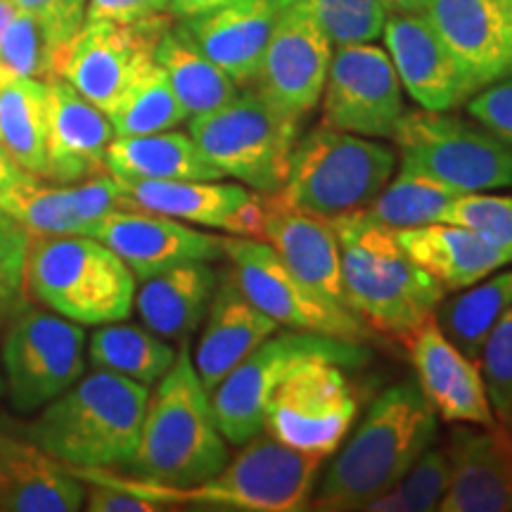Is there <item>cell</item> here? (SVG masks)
I'll return each instance as SVG.
<instances>
[{"label": "cell", "mask_w": 512, "mask_h": 512, "mask_svg": "<svg viewBox=\"0 0 512 512\" xmlns=\"http://www.w3.org/2000/svg\"><path fill=\"white\" fill-rule=\"evenodd\" d=\"M325 458L280 444L261 432L240 446L216 475L195 486H166L150 479H126L102 467H69L81 482L112 484L150 501L233 512H299L311 508L320 463Z\"/></svg>", "instance_id": "6da1fadb"}, {"label": "cell", "mask_w": 512, "mask_h": 512, "mask_svg": "<svg viewBox=\"0 0 512 512\" xmlns=\"http://www.w3.org/2000/svg\"><path fill=\"white\" fill-rule=\"evenodd\" d=\"M437 430L439 415L418 384L401 382L384 389L316 484L311 508L363 510L406 475L437 439Z\"/></svg>", "instance_id": "7a4b0ae2"}, {"label": "cell", "mask_w": 512, "mask_h": 512, "mask_svg": "<svg viewBox=\"0 0 512 512\" xmlns=\"http://www.w3.org/2000/svg\"><path fill=\"white\" fill-rule=\"evenodd\" d=\"M228 441L216 422L211 392L183 339L174 366L147 396L143 430L131 467L140 479L166 486H195L228 463Z\"/></svg>", "instance_id": "3957f363"}, {"label": "cell", "mask_w": 512, "mask_h": 512, "mask_svg": "<svg viewBox=\"0 0 512 512\" xmlns=\"http://www.w3.org/2000/svg\"><path fill=\"white\" fill-rule=\"evenodd\" d=\"M150 389L124 375L98 370L41 408L31 425L34 444L69 467L131 465Z\"/></svg>", "instance_id": "277c9868"}, {"label": "cell", "mask_w": 512, "mask_h": 512, "mask_svg": "<svg viewBox=\"0 0 512 512\" xmlns=\"http://www.w3.org/2000/svg\"><path fill=\"white\" fill-rule=\"evenodd\" d=\"M332 226L347 302L363 323L403 339L437 311L444 290L403 252L394 228L361 211L335 216Z\"/></svg>", "instance_id": "5b68a950"}, {"label": "cell", "mask_w": 512, "mask_h": 512, "mask_svg": "<svg viewBox=\"0 0 512 512\" xmlns=\"http://www.w3.org/2000/svg\"><path fill=\"white\" fill-rule=\"evenodd\" d=\"M24 283L36 302L93 328L126 320L136 304V275L91 235H31Z\"/></svg>", "instance_id": "8992f818"}, {"label": "cell", "mask_w": 512, "mask_h": 512, "mask_svg": "<svg viewBox=\"0 0 512 512\" xmlns=\"http://www.w3.org/2000/svg\"><path fill=\"white\" fill-rule=\"evenodd\" d=\"M188 121L190 138L223 178H235L261 195L283 188L302 117L275 105L254 83L219 110Z\"/></svg>", "instance_id": "52a82bcc"}, {"label": "cell", "mask_w": 512, "mask_h": 512, "mask_svg": "<svg viewBox=\"0 0 512 512\" xmlns=\"http://www.w3.org/2000/svg\"><path fill=\"white\" fill-rule=\"evenodd\" d=\"M396 155L373 138L318 126L297 140L278 195L297 209L335 219L366 209L392 181Z\"/></svg>", "instance_id": "ba28073f"}, {"label": "cell", "mask_w": 512, "mask_h": 512, "mask_svg": "<svg viewBox=\"0 0 512 512\" xmlns=\"http://www.w3.org/2000/svg\"><path fill=\"white\" fill-rule=\"evenodd\" d=\"M311 361L361 368L366 366L368 354L358 342L318 332L290 330L271 335L211 389V406L223 439L242 446L259 437L264 432V408L273 389L294 368Z\"/></svg>", "instance_id": "9c48e42d"}, {"label": "cell", "mask_w": 512, "mask_h": 512, "mask_svg": "<svg viewBox=\"0 0 512 512\" xmlns=\"http://www.w3.org/2000/svg\"><path fill=\"white\" fill-rule=\"evenodd\" d=\"M392 140L401 169L418 171L458 192L512 188V145L484 126L446 112H403Z\"/></svg>", "instance_id": "30bf717a"}, {"label": "cell", "mask_w": 512, "mask_h": 512, "mask_svg": "<svg viewBox=\"0 0 512 512\" xmlns=\"http://www.w3.org/2000/svg\"><path fill=\"white\" fill-rule=\"evenodd\" d=\"M83 325L38 309H27L12 320L0 347L5 389L12 408L36 413L86 370Z\"/></svg>", "instance_id": "8fae6325"}, {"label": "cell", "mask_w": 512, "mask_h": 512, "mask_svg": "<svg viewBox=\"0 0 512 512\" xmlns=\"http://www.w3.org/2000/svg\"><path fill=\"white\" fill-rule=\"evenodd\" d=\"M169 27L171 19L164 15L136 24L83 22L57 55L55 76L110 114L128 88L155 64V48Z\"/></svg>", "instance_id": "7c38bea8"}, {"label": "cell", "mask_w": 512, "mask_h": 512, "mask_svg": "<svg viewBox=\"0 0 512 512\" xmlns=\"http://www.w3.org/2000/svg\"><path fill=\"white\" fill-rule=\"evenodd\" d=\"M344 366L311 361L294 368L264 408V434L280 444L328 458L354 425L358 401Z\"/></svg>", "instance_id": "4fadbf2b"}, {"label": "cell", "mask_w": 512, "mask_h": 512, "mask_svg": "<svg viewBox=\"0 0 512 512\" xmlns=\"http://www.w3.org/2000/svg\"><path fill=\"white\" fill-rule=\"evenodd\" d=\"M223 256H228L230 273L245 297L280 328L318 332V335L361 342L366 323L354 313H339L318 302L297 275L287 268L271 245L254 238H221Z\"/></svg>", "instance_id": "5bb4252c"}, {"label": "cell", "mask_w": 512, "mask_h": 512, "mask_svg": "<svg viewBox=\"0 0 512 512\" xmlns=\"http://www.w3.org/2000/svg\"><path fill=\"white\" fill-rule=\"evenodd\" d=\"M406 112L392 57L373 43L332 50L323 88V126L366 138H392Z\"/></svg>", "instance_id": "9a60e30c"}, {"label": "cell", "mask_w": 512, "mask_h": 512, "mask_svg": "<svg viewBox=\"0 0 512 512\" xmlns=\"http://www.w3.org/2000/svg\"><path fill=\"white\" fill-rule=\"evenodd\" d=\"M330 60L332 43L306 0H285L254 86L283 110L304 117L323 98Z\"/></svg>", "instance_id": "2e32d148"}, {"label": "cell", "mask_w": 512, "mask_h": 512, "mask_svg": "<svg viewBox=\"0 0 512 512\" xmlns=\"http://www.w3.org/2000/svg\"><path fill=\"white\" fill-rule=\"evenodd\" d=\"M382 36L403 91L422 110L451 112L477 93L425 12H389Z\"/></svg>", "instance_id": "e0dca14e"}, {"label": "cell", "mask_w": 512, "mask_h": 512, "mask_svg": "<svg viewBox=\"0 0 512 512\" xmlns=\"http://www.w3.org/2000/svg\"><path fill=\"white\" fill-rule=\"evenodd\" d=\"M280 261L318 302L339 313H354L342 283V259L332 219L287 204L278 192L264 195V233ZM356 316V313H354Z\"/></svg>", "instance_id": "ac0fdd59"}, {"label": "cell", "mask_w": 512, "mask_h": 512, "mask_svg": "<svg viewBox=\"0 0 512 512\" xmlns=\"http://www.w3.org/2000/svg\"><path fill=\"white\" fill-rule=\"evenodd\" d=\"M418 387L434 413L451 425H496L479 363L467 358L439 328L434 313L403 337Z\"/></svg>", "instance_id": "d6986e66"}, {"label": "cell", "mask_w": 512, "mask_h": 512, "mask_svg": "<svg viewBox=\"0 0 512 512\" xmlns=\"http://www.w3.org/2000/svg\"><path fill=\"white\" fill-rule=\"evenodd\" d=\"M88 235L105 242L131 268L136 280H147L190 261H214L223 256V242L216 235L138 207L112 211L95 223Z\"/></svg>", "instance_id": "ffe728a7"}, {"label": "cell", "mask_w": 512, "mask_h": 512, "mask_svg": "<svg viewBox=\"0 0 512 512\" xmlns=\"http://www.w3.org/2000/svg\"><path fill=\"white\" fill-rule=\"evenodd\" d=\"M425 15L477 91L512 76V17L505 0H430Z\"/></svg>", "instance_id": "44dd1931"}, {"label": "cell", "mask_w": 512, "mask_h": 512, "mask_svg": "<svg viewBox=\"0 0 512 512\" xmlns=\"http://www.w3.org/2000/svg\"><path fill=\"white\" fill-rule=\"evenodd\" d=\"M46 181L81 183L105 171V152L112 143V121L62 76H48Z\"/></svg>", "instance_id": "7402d4cb"}, {"label": "cell", "mask_w": 512, "mask_h": 512, "mask_svg": "<svg viewBox=\"0 0 512 512\" xmlns=\"http://www.w3.org/2000/svg\"><path fill=\"white\" fill-rule=\"evenodd\" d=\"M446 453L451 482L437 510H512V434L505 427H456Z\"/></svg>", "instance_id": "603a6c76"}, {"label": "cell", "mask_w": 512, "mask_h": 512, "mask_svg": "<svg viewBox=\"0 0 512 512\" xmlns=\"http://www.w3.org/2000/svg\"><path fill=\"white\" fill-rule=\"evenodd\" d=\"M285 0H233L207 15L181 19L202 53L238 86H252Z\"/></svg>", "instance_id": "cb8c5ba5"}, {"label": "cell", "mask_w": 512, "mask_h": 512, "mask_svg": "<svg viewBox=\"0 0 512 512\" xmlns=\"http://www.w3.org/2000/svg\"><path fill=\"white\" fill-rule=\"evenodd\" d=\"M207 323L197 342L195 363L204 387L214 389L230 370L275 335L280 325L245 297L233 273H223L207 309Z\"/></svg>", "instance_id": "d4e9b609"}, {"label": "cell", "mask_w": 512, "mask_h": 512, "mask_svg": "<svg viewBox=\"0 0 512 512\" xmlns=\"http://www.w3.org/2000/svg\"><path fill=\"white\" fill-rule=\"evenodd\" d=\"M117 209H136L124 185L107 171L72 185L36 183L5 211L31 235H88Z\"/></svg>", "instance_id": "484cf974"}, {"label": "cell", "mask_w": 512, "mask_h": 512, "mask_svg": "<svg viewBox=\"0 0 512 512\" xmlns=\"http://www.w3.org/2000/svg\"><path fill=\"white\" fill-rule=\"evenodd\" d=\"M394 235L413 264L444 292L465 290L510 264L501 249L456 223L394 228Z\"/></svg>", "instance_id": "4316f807"}, {"label": "cell", "mask_w": 512, "mask_h": 512, "mask_svg": "<svg viewBox=\"0 0 512 512\" xmlns=\"http://www.w3.org/2000/svg\"><path fill=\"white\" fill-rule=\"evenodd\" d=\"M86 486L38 446L0 437V512H74Z\"/></svg>", "instance_id": "83f0119b"}, {"label": "cell", "mask_w": 512, "mask_h": 512, "mask_svg": "<svg viewBox=\"0 0 512 512\" xmlns=\"http://www.w3.org/2000/svg\"><path fill=\"white\" fill-rule=\"evenodd\" d=\"M136 309L147 330L164 339H188L200 328L219 275L209 261H190L140 280Z\"/></svg>", "instance_id": "f1b7e54d"}, {"label": "cell", "mask_w": 512, "mask_h": 512, "mask_svg": "<svg viewBox=\"0 0 512 512\" xmlns=\"http://www.w3.org/2000/svg\"><path fill=\"white\" fill-rule=\"evenodd\" d=\"M105 171L119 181H223L190 133L162 131L150 136L112 138Z\"/></svg>", "instance_id": "f546056e"}, {"label": "cell", "mask_w": 512, "mask_h": 512, "mask_svg": "<svg viewBox=\"0 0 512 512\" xmlns=\"http://www.w3.org/2000/svg\"><path fill=\"white\" fill-rule=\"evenodd\" d=\"M133 207L230 233L235 216L256 190L221 181H119Z\"/></svg>", "instance_id": "4dcf8cb0"}, {"label": "cell", "mask_w": 512, "mask_h": 512, "mask_svg": "<svg viewBox=\"0 0 512 512\" xmlns=\"http://www.w3.org/2000/svg\"><path fill=\"white\" fill-rule=\"evenodd\" d=\"M155 62L169 76L171 88L188 117H200V114L219 110L240 91L238 83L202 53V48L192 41L181 22L171 24L159 38Z\"/></svg>", "instance_id": "1f68e13d"}, {"label": "cell", "mask_w": 512, "mask_h": 512, "mask_svg": "<svg viewBox=\"0 0 512 512\" xmlns=\"http://www.w3.org/2000/svg\"><path fill=\"white\" fill-rule=\"evenodd\" d=\"M48 83L12 79L0 83V145L29 174L46 181Z\"/></svg>", "instance_id": "d6a6232c"}, {"label": "cell", "mask_w": 512, "mask_h": 512, "mask_svg": "<svg viewBox=\"0 0 512 512\" xmlns=\"http://www.w3.org/2000/svg\"><path fill=\"white\" fill-rule=\"evenodd\" d=\"M88 361L98 370L124 375L140 384H157L174 366L176 349L169 339L138 325L107 323L98 325L86 342Z\"/></svg>", "instance_id": "836d02e7"}, {"label": "cell", "mask_w": 512, "mask_h": 512, "mask_svg": "<svg viewBox=\"0 0 512 512\" xmlns=\"http://www.w3.org/2000/svg\"><path fill=\"white\" fill-rule=\"evenodd\" d=\"M508 309H512V271H503L486 275L479 283L465 287L463 294L446 299L444 304L439 302L434 318L444 335L467 358L477 361L486 337Z\"/></svg>", "instance_id": "e575fe53"}, {"label": "cell", "mask_w": 512, "mask_h": 512, "mask_svg": "<svg viewBox=\"0 0 512 512\" xmlns=\"http://www.w3.org/2000/svg\"><path fill=\"white\" fill-rule=\"evenodd\" d=\"M458 195L463 192L448 188L418 171L401 169L399 176L384 185V190L366 209L358 211L389 228L425 226V223L444 221L446 207Z\"/></svg>", "instance_id": "d590c367"}, {"label": "cell", "mask_w": 512, "mask_h": 512, "mask_svg": "<svg viewBox=\"0 0 512 512\" xmlns=\"http://www.w3.org/2000/svg\"><path fill=\"white\" fill-rule=\"evenodd\" d=\"M107 117L112 121L114 138L171 131L190 119L171 88L169 76L157 62L128 88V93Z\"/></svg>", "instance_id": "8d00e7d4"}, {"label": "cell", "mask_w": 512, "mask_h": 512, "mask_svg": "<svg viewBox=\"0 0 512 512\" xmlns=\"http://www.w3.org/2000/svg\"><path fill=\"white\" fill-rule=\"evenodd\" d=\"M451 482V458L441 448H427L406 475L373 501L363 505L368 512H432L439 508Z\"/></svg>", "instance_id": "74e56055"}, {"label": "cell", "mask_w": 512, "mask_h": 512, "mask_svg": "<svg viewBox=\"0 0 512 512\" xmlns=\"http://www.w3.org/2000/svg\"><path fill=\"white\" fill-rule=\"evenodd\" d=\"M55 55L41 22L31 12L17 8L0 38V83L55 76Z\"/></svg>", "instance_id": "f35d334b"}, {"label": "cell", "mask_w": 512, "mask_h": 512, "mask_svg": "<svg viewBox=\"0 0 512 512\" xmlns=\"http://www.w3.org/2000/svg\"><path fill=\"white\" fill-rule=\"evenodd\" d=\"M306 5L332 46L375 43L389 17L382 0H306Z\"/></svg>", "instance_id": "ab89813d"}, {"label": "cell", "mask_w": 512, "mask_h": 512, "mask_svg": "<svg viewBox=\"0 0 512 512\" xmlns=\"http://www.w3.org/2000/svg\"><path fill=\"white\" fill-rule=\"evenodd\" d=\"M456 223L501 249L512 264V197L489 192H463L453 197L444 221Z\"/></svg>", "instance_id": "60d3db41"}, {"label": "cell", "mask_w": 512, "mask_h": 512, "mask_svg": "<svg viewBox=\"0 0 512 512\" xmlns=\"http://www.w3.org/2000/svg\"><path fill=\"white\" fill-rule=\"evenodd\" d=\"M479 373H482L486 394L491 408L510 418L512 415V309L503 313V318L494 325L486 337L482 354L477 358Z\"/></svg>", "instance_id": "b9f144b4"}, {"label": "cell", "mask_w": 512, "mask_h": 512, "mask_svg": "<svg viewBox=\"0 0 512 512\" xmlns=\"http://www.w3.org/2000/svg\"><path fill=\"white\" fill-rule=\"evenodd\" d=\"M31 233L0 209V306L10 304L24 285Z\"/></svg>", "instance_id": "7bdbcfd3"}, {"label": "cell", "mask_w": 512, "mask_h": 512, "mask_svg": "<svg viewBox=\"0 0 512 512\" xmlns=\"http://www.w3.org/2000/svg\"><path fill=\"white\" fill-rule=\"evenodd\" d=\"M19 10H27L41 22L48 41L53 43L55 53L67 46L76 36V31L86 22L88 0H15ZM55 55V60H57Z\"/></svg>", "instance_id": "ee69618b"}, {"label": "cell", "mask_w": 512, "mask_h": 512, "mask_svg": "<svg viewBox=\"0 0 512 512\" xmlns=\"http://www.w3.org/2000/svg\"><path fill=\"white\" fill-rule=\"evenodd\" d=\"M465 107L479 126L512 145V76L479 88Z\"/></svg>", "instance_id": "f6af8a7d"}, {"label": "cell", "mask_w": 512, "mask_h": 512, "mask_svg": "<svg viewBox=\"0 0 512 512\" xmlns=\"http://www.w3.org/2000/svg\"><path fill=\"white\" fill-rule=\"evenodd\" d=\"M169 12V0H88L86 22L136 24Z\"/></svg>", "instance_id": "bcb514c9"}, {"label": "cell", "mask_w": 512, "mask_h": 512, "mask_svg": "<svg viewBox=\"0 0 512 512\" xmlns=\"http://www.w3.org/2000/svg\"><path fill=\"white\" fill-rule=\"evenodd\" d=\"M93 489L86 491V501H83V508L91 512H159L169 510L164 503L150 501V498H143L138 494H131V491L119 489V486L112 484H100L91 482Z\"/></svg>", "instance_id": "7dc6e473"}, {"label": "cell", "mask_w": 512, "mask_h": 512, "mask_svg": "<svg viewBox=\"0 0 512 512\" xmlns=\"http://www.w3.org/2000/svg\"><path fill=\"white\" fill-rule=\"evenodd\" d=\"M36 183H41V178L22 169L0 145V209L8 211Z\"/></svg>", "instance_id": "c3c4849f"}, {"label": "cell", "mask_w": 512, "mask_h": 512, "mask_svg": "<svg viewBox=\"0 0 512 512\" xmlns=\"http://www.w3.org/2000/svg\"><path fill=\"white\" fill-rule=\"evenodd\" d=\"M228 3H233V0H169V12L178 19H190L219 10Z\"/></svg>", "instance_id": "681fc988"}, {"label": "cell", "mask_w": 512, "mask_h": 512, "mask_svg": "<svg viewBox=\"0 0 512 512\" xmlns=\"http://www.w3.org/2000/svg\"><path fill=\"white\" fill-rule=\"evenodd\" d=\"M389 12H425L430 0H382Z\"/></svg>", "instance_id": "f907efd6"}, {"label": "cell", "mask_w": 512, "mask_h": 512, "mask_svg": "<svg viewBox=\"0 0 512 512\" xmlns=\"http://www.w3.org/2000/svg\"><path fill=\"white\" fill-rule=\"evenodd\" d=\"M15 12H17L15 0H0V38H3V31L10 24V19Z\"/></svg>", "instance_id": "816d5d0a"}, {"label": "cell", "mask_w": 512, "mask_h": 512, "mask_svg": "<svg viewBox=\"0 0 512 512\" xmlns=\"http://www.w3.org/2000/svg\"><path fill=\"white\" fill-rule=\"evenodd\" d=\"M5 392V380H3V370H0V396Z\"/></svg>", "instance_id": "f5cc1de1"}, {"label": "cell", "mask_w": 512, "mask_h": 512, "mask_svg": "<svg viewBox=\"0 0 512 512\" xmlns=\"http://www.w3.org/2000/svg\"><path fill=\"white\" fill-rule=\"evenodd\" d=\"M505 5H508V10H510V17H512V0H505Z\"/></svg>", "instance_id": "db71d44e"}]
</instances>
